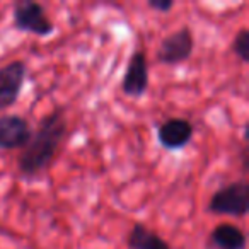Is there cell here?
<instances>
[{
    "label": "cell",
    "instance_id": "5b68a950",
    "mask_svg": "<svg viewBox=\"0 0 249 249\" xmlns=\"http://www.w3.org/2000/svg\"><path fill=\"white\" fill-rule=\"evenodd\" d=\"M28 77V65L24 60H12L0 67V114L11 109L19 101V96Z\"/></svg>",
    "mask_w": 249,
    "mask_h": 249
},
{
    "label": "cell",
    "instance_id": "9c48e42d",
    "mask_svg": "<svg viewBox=\"0 0 249 249\" xmlns=\"http://www.w3.org/2000/svg\"><path fill=\"white\" fill-rule=\"evenodd\" d=\"M208 246L212 249H246L248 237L241 227L231 222H220L210 232Z\"/></svg>",
    "mask_w": 249,
    "mask_h": 249
},
{
    "label": "cell",
    "instance_id": "6da1fadb",
    "mask_svg": "<svg viewBox=\"0 0 249 249\" xmlns=\"http://www.w3.org/2000/svg\"><path fill=\"white\" fill-rule=\"evenodd\" d=\"M69 132V121L62 107H55L52 113L39 120L29 143L18 157V173L24 179H33L45 173L58 154Z\"/></svg>",
    "mask_w": 249,
    "mask_h": 249
},
{
    "label": "cell",
    "instance_id": "ba28073f",
    "mask_svg": "<svg viewBox=\"0 0 249 249\" xmlns=\"http://www.w3.org/2000/svg\"><path fill=\"white\" fill-rule=\"evenodd\" d=\"M195 126L190 120L181 116H171L159 123L157 126V140L162 145V149L174 152L181 150L193 140Z\"/></svg>",
    "mask_w": 249,
    "mask_h": 249
},
{
    "label": "cell",
    "instance_id": "52a82bcc",
    "mask_svg": "<svg viewBox=\"0 0 249 249\" xmlns=\"http://www.w3.org/2000/svg\"><path fill=\"white\" fill-rule=\"evenodd\" d=\"M33 137V126L21 114H0V150H22Z\"/></svg>",
    "mask_w": 249,
    "mask_h": 249
},
{
    "label": "cell",
    "instance_id": "277c9868",
    "mask_svg": "<svg viewBox=\"0 0 249 249\" xmlns=\"http://www.w3.org/2000/svg\"><path fill=\"white\" fill-rule=\"evenodd\" d=\"M195 50V38L193 31L188 26H181L176 31L167 35L160 41L157 48L156 58L159 63L167 67H176L179 63H184L191 58Z\"/></svg>",
    "mask_w": 249,
    "mask_h": 249
},
{
    "label": "cell",
    "instance_id": "7a4b0ae2",
    "mask_svg": "<svg viewBox=\"0 0 249 249\" xmlns=\"http://www.w3.org/2000/svg\"><path fill=\"white\" fill-rule=\"evenodd\" d=\"M207 212L213 215L242 218L249 212V183L248 179H237L220 186L210 196Z\"/></svg>",
    "mask_w": 249,
    "mask_h": 249
},
{
    "label": "cell",
    "instance_id": "4fadbf2b",
    "mask_svg": "<svg viewBox=\"0 0 249 249\" xmlns=\"http://www.w3.org/2000/svg\"><path fill=\"white\" fill-rule=\"evenodd\" d=\"M248 154H249L248 149H242V152H241V162H242V169H244V171H248V167H249Z\"/></svg>",
    "mask_w": 249,
    "mask_h": 249
},
{
    "label": "cell",
    "instance_id": "30bf717a",
    "mask_svg": "<svg viewBox=\"0 0 249 249\" xmlns=\"http://www.w3.org/2000/svg\"><path fill=\"white\" fill-rule=\"evenodd\" d=\"M128 249H171L169 242L142 222H135L126 235Z\"/></svg>",
    "mask_w": 249,
    "mask_h": 249
},
{
    "label": "cell",
    "instance_id": "3957f363",
    "mask_svg": "<svg viewBox=\"0 0 249 249\" xmlns=\"http://www.w3.org/2000/svg\"><path fill=\"white\" fill-rule=\"evenodd\" d=\"M12 28L21 33L48 38L55 33V24L45 7L33 0H21L12 7Z\"/></svg>",
    "mask_w": 249,
    "mask_h": 249
},
{
    "label": "cell",
    "instance_id": "8992f818",
    "mask_svg": "<svg viewBox=\"0 0 249 249\" xmlns=\"http://www.w3.org/2000/svg\"><path fill=\"white\" fill-rule=\"evenodd\" d=\"M149 89V60L143 50H135L126 63L121 79V92L126 97L139 99Z\"/></svg>",
    "mask_w": 249,
    "mask_h": 249
},
{
    "label": "cell",
    "instance_id": "8fae6325",
    "mask_svg": "<svg viewBox=\"0 0 249 249\" xmlns=\"http://www.w3.org/2000/svg\"><path fill=\"white\" fill-rule=\"evenodd\" d=\"M231 50L242 63H249V28H242L235 33Z\"/></svg>",
    "mask_w": 249,
    "mask_h": 249
},
{
    "label": "cell",
    "instance_id": "7c38bea8",
    "mask_svg": "<svg viewBox=\"0 0 249 249\" xmlns=\"http://www.w3.org/2000/svg\"><path fill=\"white\" fill-rule=\"evenodd\" d=\"M147 5H149L152 11L160 12V14H167V12H171L174 9L176 2H174V0H149Z\"/></svg>",
    "mask_w": 249,
    "mask_h": 249
}]
</instances>
